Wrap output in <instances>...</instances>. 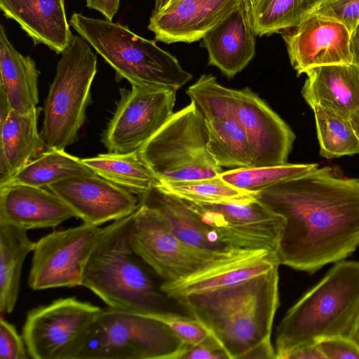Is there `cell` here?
<instances>
[{"instance_id":"1","label":"cell","mask_w":359,"mask_h":359,"mask_svg":"<svg viewBox=\"0 0 359 359\" xmlns=\"http://www.w3.org/2000/svg\"><path fill=\"white\" fill-rule=\"evenodd\" d=\"M254 197L285 220L278 262L313 273L359 247V179L316 169L272 185Z\"/></svg>"},{"instance_id":"2","label":"cell","mask_w":359,"mask_h":359,"mask_svg":"<svg viewBox=\"0 0 359 359\" xmlns=\"http://www.w3.org/2000/svg\"><path fill=\"white\" fill-rule=\"evenodd\" d=\"M278 266L241 283L177 301L218 341L229 359H241L271 338L279 305Z\"/></svg>"},{"instance_id":"3","label":"cell","mask_w":359,"mask_h":359,"mask_svg":"<svg viewBox=\"0 0 359 359\" xmlns=\"http://www.w3.org/2000/svg\"><path fill=\"white\" fill-rule=\"evenodd\" d=\"M133 216L105 226L86 266L82 286L108 307L152 316L170 311L169 297L161 288V278L132 247Z\"/></svg>"},{"instance_id":"4","label":"cell","mask_w":359,"mask_h":359,"mask_svg":"<svg viewBox=\"0 0 359 359\" xmlns=\"http://www.w3.org/2000/svg\"><path fill=\"white\" fill-rule=\"evenodd\" d=\"M359 313V262H336L280 322L276 359L293 348L328 337H348Z\"/></svg>"},{"instance_id":"5","label":"cell","mask_w":359,"mask_h":359,"mask_svg":"<svg viewBox=\"0 0 359 359\" xmlns=\"http://www.w3.org/2000/svg\"><path fill=\"white\" fill-rule=\"evenodd\" d=\"M69 22L115 70L117 81L125 79L131 86L177 90L192 78L156 40L142 38L128 26L78 13L72 15Z\"/></svg>"},{"instance_id":"6","label":"cell","mask_w":359,"mask_h":359,"mask_svg":"<svg viewBox=\"0 0 359 359\" xmlns=\"http://www.w3.org/2000/svg\"><path fill=\"white\" fill-rule=\"evenodd\" d=\"M206 119L191 100L138 150L158 182L203 180L223 172L209 152Z\"/></svg>"},{"instance_id":"7","label":"cell","mask_w":359,"mask_h":359,"mask_svg":"<svg viewBox=\"0 0 359 359\" xmlns=\"http://www.w3.org/2000/svg\"><path fill=\"white\" fill-rule=\"evenodd\" d=\"M80 35L62 52L43 108L41 137L46 149H65L78 140L91 102L97 57Z\"/></svg>"},{"instance_id":"8","label":"cell","mask_w":359,"mask_h":359,"mask_svg":"<svg viewBox=\"0 0 359 359\" xmlns=\"http://www.w3.org/2000/svg\"><path fill=\"white\" fill-rule=\"evenodd\" d=\"M186 346L162 321L107 306L75 359H180Z\"/></svg>"},{"instance_id":"9","label":"cell","mask_w":359,"mask_h":359,"mask_svg":"<svg viewBox=\"0 0 359 359\" xmlns=\"http://www.w3.org/2000/svg\"><path fill=\"white\" fill-rule=\"evenodd\" d=\"M130 243L164 282L188 277L246 251L218 253L189 245L172 232L156 210L141 203L134 212Z\"/></svg>"},{"instance_id":"10","label":"cell","mask_w":359,"mask_h":359,"mask_svg":"<svg viewBox=\"0 0 359 359\" xmlns=\"http://www.w3.org/2000/svg\"><path fill=\"white\" fill-rule=\"evenodd\" d=\"M102 309L76 297L31 309L22 327L33 359H75Z\"/></svg>"},{"instance_id":"11","label":"cell","mask_w":359,"mask_h":359,"mask_svg":"<svg viewBox=\"0 0 359 359\" xmlns=\"http://www.w3.org/2000/svg\"><path fill=\"white\" fill-rule=\"evenodd\" d=\"M182 200L229 250L277 252L284 218L255 197L219 203Z\"/></svg>"},{"instance_id":"12","label":"cell","mask_w":359,"mask_h":359,"mask_svg":"<svg viewBox=\"0 0 359 359\" xmlns=\"http://www.w3.org/2000/svg\"><path fill=\"white\" fill-rule=\"evenodd\" d=\"M104 227L83 223L53 231L34 243L28 277L34 290L82 286L83 273Z\"/></svg>"},{"instance_id":"13","label":"cell","mask_w":359,"mask_h":359,"mask_svg":"<svg viewBox=\"0 0 359 359\" xmlns=\"http://www.w3.org/2000/svg\"><path fill=\"white\" fill-rule=\"evenodd\" d=\"M176 91L135 85L130 90L121 88V98L102 137L108 151L139 149L174 114Z\"/></svg>"},{"instance_id":"14","label":"cell","mask_w":359,"mask_h":359,"mask_svg":"<svg viewBox=\"0 0 359 359\" xmlns=\"http://www.w3.org/2000/svg\"><path fill=\"white\" fill-rule=\"evenodd\" d=\"M230 106L248 137L253 167L286 163L295 140L290 126L248 87L231 89Z\"/></svg>"},{"instance_id":"15","label":"cell","mask_w":359,"mask_h":359,"mask_svg":"<svg viewBox=\"0 0 359 359\" xmlns=\"http://www.w3.org/2000/svg\"><path fill=\"white\" fill-rule=\"evenodd\" d=\"M280 33L297 76L316 67L352 63L350 32L335 19L311 14Z\"/></svg>"},{"instance_id":"16","label":"cell","mask_w":359,"mask_h":359,"mask_svg":"<svg viewBox=\"0 0 359 359\" xmlns=\"http://www.w3.org/2000/svg\"><path fill=\"white\" fill-rule=\"evenodd\" d=\"M83 223L98 226L136 211L140 199L130 191L96 174L69 177L48 187Z\"/></svg>"},{"instance_id":"17","label":"cell","mask_w":359,"mask_h":359,"mask_svg":"<svg viewBox=\"0 0 359 359\" xmlns=\"http://www.w3.org/2000/svg\"><path fill=\"white\" fill-rule=\"evenodd\" d=\"M243 0H180L152 13L148 29L166 43H193L234 11Z\"/></svg>"},{"instance_id":"18","label":"cell","mask_w":359,"mask_h":359,"mask_svg":"<svg viewBox=\"0 0 359 359\" xmlns=\"http://www.w3.org/2000/svg\"><path fill=\"white\" fill-rule=\"evenodd\" d=\"M231 88L219 86L205 95L201 111L208 127V150L219 167H253L248 137L230 106Z\"/></svg>"},{"instance_id":"19","label":"cell","mask_w":359,"mask_h":359,"mask_svg":"<svg viewBox=\"0 0 359 359\" xmlns=\"http://www.w3.org/2000/svg\"><path fill=\"white\" fill-rule=\"evenodd\" d=\"M76 213L56 194L26 184L0 186V224L26 230L55 228Z\"/></svg>"},{"instance_id":"20","label":"cell","mask_w":359,"mask_h":359,"mask_svg":"<svg viewBox=\"0 0 359 359\" xmlns=\"http://www.w3.org/2000/svg\"><path fill=\"white\" fill-rule=\"evenodd\" d=\"M255 36L251 12L243 0L241 4L202 39L208 53V64L233 78L252 60Z\"/></svg>"},{"instance_id":"21","label":"cell","mask_w":359,"mask_h":359,"mask_svg":"<svg viewBox=\"0 0 359 359\" xmlns=\"http://www.w3.org/2000/svg\"><path fill=\"white\" fill-rule=\"evenodd\" d=\"M276 265H280L276 252L264 250H246L188 277L172 282L163 281L161 288L168 297L177 300L189 294L241 283Z\"/></svg>"},{"instance_id":"22","label":"cell","mask_w":359,"mask_h":359,"mask_svg":"<svg viewBox=\"0 0 359 359\" xmlns=\"http://www.w3.org/2000/svg\"><path fill=\"white\" fill-rule=\"evenodd\" d=\"M0 8L32 38L60 54L74 35L67 22L64 0H0Z\"/></svg>"},{"instance_id":"23","label":"cell","mask_w":359,"mask_h":359,"mask_svg":"<svg viewBox=\"0 0 359 359\" xmlns=\"http://www.w3.org/2000/svg\"><path fill=\"white\" fill-rule=\"evenodd\" d=\"M305 74L302 95L311 107L320 105L346 118L359 109V67L356 65H324Z\"/></svg>"},{"instance_id":"24","label":"cell","mask_w":359,"mask_h":359,"mask_svg":"<svg viewBox=\"0 0 359 359\" xmlns=\"http://www.w3.org/2000/svg\"><path fill=\"white\" fill-rule=\"evenodd\" d=\"M138 197L140 203L156 210L172 232L185 243L213 252H234L219 241L182 198L156 184Z\"/></svg>"},{"instance_id":"25","label":"cell","mask_w":359,"mask_h":359,"mask_svg":"<svg viewBox=\"0 0 359 359\" xmlns=\"http://www.w3.org/2000/svg\"><path fill=\"white\" fill-rule=\"evenodd\" d=\"M41 110V107H36L28 114L12 110L0 126V184L46 148L37 129Z\"/></svg>"},{"instance_id":"26","label":"cell","mask_w":359,"mask_h":359,"mask_svg":"<svg viewBox=\"0 0 359 359\" xmlns=\"http://www.w3.org/2000/svg\"><path fill=\"white\" fill-rule=\"evenodd\" d=\"M39 71L30 56L20 53L0 26V74L11 109L22 114L35 109L39 103Z\"/></svg>"},{"instance_id":"27","label":"cell","mask_w":359,"mask_h":359,"mask_svg":"<svg viewBox=\"0 0 359 359\" xmlns=\"http://www.w3.org/2000/svg\"><path fill=\"white\" fill-rule=\"evenodd\" d=\"M28 230L0 224V311L9 314L14 310L20 291L22 266L35 242Z\"/></svg>"},{"instance_id":"28","label":"cell","mask_w":359,"mask_h":359,"mask_svg":"<svg viewBox=\"0 0 359 359\" xmlns=\"http://www.w3.org/2000/svg\"><path fill=\"white\" fill-rule=\"evenodd\" d=\"M81 161L97 175L138 196L158 182L138 149L127 153L101 154Z\"/></svg>"},{"instance_id":"29","label":"cell","mask_w":359,"mask_h":359,"mask_svg":"<svg viewBox=\"0 0 359 359\" xmlns=\"http://www.w3.org/2000/svg\"><path fill=\"white\" fill-rule=\"evenodd\" d=\"M93 173L81 158L67 153L65 149H50L32 159L0 186L20 184L44 187L69 177Z\"/></svg>"},{"instance_id":"30","label":"cell","mask_w":359,"mask_h":359,"mask_svg":"<svg viewBox=\"0 0 359 359\" xmlns=\"http://www.w3.org/2000/svg\"><path fill=\"white\" fill-rule=\"evenodd\" d=\"M311 108L316 120L320 156L330 159L359 154V139L350 118L320 105Z\"/></svg>"},{"instance_id":"31","label":"cell","mask_w":359,"mask_h":359,"mask_svg":"<svg viewBox=\"0 0 359 359\" xmlns=\"http://www.w3.org/2000/svg\"><path fill=\"white\" fill-rule=\"evenodd\" d=\"M318 167L317 163L247 167L223 171L219 176L226 183L252 194L279 182L304 175Z\"/></svg>"},{"instance_id":"32","label":"cell","mask_w":359,"mask_h":359,"mask_svg":"<svg viewBox=\"0 0 359 359\" xmlns=\"http://www.w3.org/2000/svg\"><path fill=\"white\" fill-rule=\"evenodd\" d=\"M156 184L182 199L194 202L219 203L254 197V194L230 185L219 175L197 180L160 182Z\"/></svg>"},{"instance_id":"33","label":"cell","mask_w":359,"mask_h":359,"mask_svg":"<svg viewBox=\"0 0 359 359\" xmlns=\"http://www.w3.org/2000/svg\"><path fill=\"white\" fill-rule=\"evenodd\" d=\"M303 1L258 0L251 10L256 35H270L294 26Z\"/></svg>"},{"instance_id":"34","label":"cell","mask_w":359,"mask_h":359,"mask_svg":"<svg viewBox=\"0 0 359 359\" xmlns=\"http://www.w3.org/2000/svg\"><path fill=\"white\" fill-rule=\"evenodd\" d=\"M150 317L166 324L186 345H195L211 336L202 324L192 316L167 311L156 313Z\"/></svg>"},{"instance_id":"35","label":"cell","mask_w":359,"mask_h":359,"mask_svg":"<svg viewBox=\"0 0 359 359\" xmlns=\"http://www.w3.org/2000/svg\"><path fill=\"white\" fill-rule=\"evenodd\" d=\"M311 14L335 19L351 33L359 21V0H327L318 5Z\"/></svg>"},{"instance_id":"36","label":"cell","mask_w":359,"mask_h":359,"mask_svg":"<svg viewBox=\"0 0 359 359\" xmlns=\"http://www.w3.org/2000/svg\"><path fill=\"white\" fill-rule=\"evenodd\" d=\"M29 357L22 336L15 326L0 318V359H27Z\"/></svg>"},{"instance_id":"37","label":"cell","mask_w":359,"mask_h":359,"mask_svg":"<svg viewBox=\"0 0 359 359\" xmlns=\"http://www.w3.org/2000/svg\"><path fill=\"white\" fill-rule=\"evenodd\" d=\"M318 343L325 359H359V348L348 337L325 338Z\"/></svg>"},{"instance_id":"38","label":"cell","mask_w":359,"mask_h":359,"mask_svg":"<svg viewBox=\"0 0 359 359\" xmlns=\"http://www.w3.org/2000/svg\"><path fill=\"white\" fill-rule=\"evenodd\" d=\"M180 359H229L228 355L211 335L195 345H187Z\"/></svg>"},{"instance_id":"39","label":"cell","mask_w":359,"mask_h":359,"mask_svg":"<svg viewBox=\"0 0 359 359\" xmlns=\"http://www.w3.org/2000/svg\"><path fill=\"white\" fill-rule=\"evenodd\" d=\"M278 359H325L318 342L293 348Z\"/></svg>"},{"instance_id":"40","label":"cell","mask_w":359,"mask_h":359,"mask_svg":"<svg viewBox=\"0 0 359 359\" xmlns=\"http://www.w3.org/2000/svg\"><path fill=\"white\" fill-rule=\"evenodd\" d=\"M276 359V351L271 338L266 339L245 353L241 359Z\"/></svg>"},{"instance_id":"41","label":"cell","mask_w":359,"mask_h":359,"mask_svg":"<svg viewBox=\"0 0 359 359\" xmlns=\"http://www.w3.org/2000/svg\"><path fill=\"white\" fill-rule=\"evenodd\" d=\"M121 0H86L88 8L95 9L101 13L109 21L117 13Z\"/></svg>"},{"instance_id":"42","label":"cell","mask_w":359,"mask_h":359,"mask_svg":"<svg viewBox=\"0 0 359 359\" xmlns=\"http://www.w3.org/2000/svg\"><path fill=\"white\" fill-rule=\"evenodd\" d=\"M349 48L352 64L359 67V21L350 33Z\"/></svg>"},{"instance_id":"43","label":"cell","mask_w":359,"mask_h":359,"mask_svg":"<svg viewBox=\"0 0 359 359\" xmlns=\"http://www.w3.org/2000/svg\"><path fill=\"white\" fill-rule=\"evenodd\" d=\"M12 110L6 91L0 86V126L5 122Z\"/></svg>"},{"instance_id":"44","label":"cell","mask_w":359,"mask_h":359,"mask_svg":"<svg viewBox=\"0 0 359 359\" xmlns=\"http://www.w3.org/2000/svg\"><path fill=\"white\" fill-rule=\"evenodd\" d=\"M348 337L359 348V313L353 323Z\"/></svg>"},{"instance_id":"45","label":"cell","mask_w":359,"mask_h":359,"mask_svg":"<svg viewBox=\"0 0 359 359\" xmlns=\"http://www.w3.org/2000/svg\"><path fill=\"white\" fill-rule=\"evenodd\" d=\"M350 120L353 130L359 139V109L350 116Z\"/></svg>"},{"instance_id":"46","label":"cell","mask_w":359,"mask_h":359,"mask_svg":"<svg viewBox=\"0 0 359 359\" xmlns=\"http://www.w3.org/2000/svg\"><path fill=\"white\" fill-rule=\"evenodd\" d=\"M169 0H155L154 9L153 13L161 11L166 6Z\"/></svg>"},{"instance_id":"47","label":"cell","mask_w":359,"mask_h":359,"mask_svg":"<svg viewBox=\"0 0 359 359\" xmlns=\"http://www.w3.org/2000/svg\"><path fill=\"white\" fill-rule=\"evenodd\" d=\"M250 12L253 6L255 5V4L257 2L258 0H245Z\"/></svg>"},{"instance_id":"48","label":"cell","mask_w":359,"mask_h":359,"mask_svg":"<svg viewBox=\"0 0 359 359\" xmlns=\"http://www.w3.org/2000/svg\"><path fill=\"white\" fill-rule=\"evenodd\" d=\"M178 1H180V0H169V1H168V2L167 3V4H166V6H165V8H166V7H168V6H170V5H172V4H175V2ZM164 8H163V9H164Z\"/></svg>"},{"instance_id":"49","label":"cell","mask_w":359,"mask_h":359,"mask_svg":"<svg viewBox=\"0 0 359 359\" xmlns=\"http://www.w3.org/2000/svg\"><path fill=\"white\" fill-rule=\"evenodd\" d=\"M308 1H309V0H304V1H303V3H302V6H301V8H300V10H299V14H298L297 18V20H298V18H299V13H300V11H301V10H302V8L303 6H304V4H305ZM297 22H296V24H297ZM296 24H295V25H296Z\"/></svg>"}]
</instances>
